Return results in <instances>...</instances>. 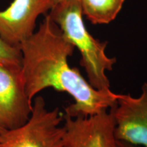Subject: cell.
Masks as SVG:
<instances>
[{
	"label": "cell",
	"instance_id": "4",
	"mask_svg": "<svg viewBox=\"0 0 147 147\" xmlns=\"http://www.w3.org/2000/svg\"><path fill=\"white\" fill-rule=\"evenodd\" d=\"M21 67L0 64V126L5 130L23 125L32 113Z\"/></svg>",
	"mask_w": 147,
	"mask_h": 147
},
{
	"label": "cell",
	"instance_id": "3",
	"mask_svg": "<svg viewBox=\"0 0 147 147\" xmlns=\"http://www.w3.org/2000/svg\"><path fill=\"white\" fill-rule=\"evenodd\" d=\"M63 121L58 108L49 109L43 97H35L29 120L1 134L0 147H63Z\"/></svg>",
	"mask_w": 147,
	"mask_h": 147
},
{
	"label": "cell",
	"instance_id": "8",
	"mask_svg": "<svg viewBox=\"0 0 147 147\" xmlns=\"http://www.w3.org/2000/svg\"><path fill=\"white\" fill-rule=\"evenodd\" d=\"M125 0H80L82 15L92 24H108L123 8Z\"/></svg>",
	"mask_w": 147,
	"mask_h": 147
},
{
	"label": "cell",
	"instance_id": "11",
	"mask_svg": "<svg viewBox=\"0 0 147 147\" xmlns=\"http://www.w3.org/2000/svg\"><path fill=\"white\" fill-rule=\"evenodd\" d=\"M47 1H49V2L51 5H52V8L54 5L58 4V3H59L61 2H62V1H65V0H47Z\"/></svg>",
	"mask_w": 147,
	"mask_h": 147
},
{
	"label": "cell",
	"instance_id": "6",
	"mask_svg": "<svg viewBox=\"0 0 147 147\" xmlns=\"http://www.w3.org/2000/svg\"><path fill=\"white\" fill-rule=\"evenodd\" d=\"M63 147H117L115 121L110 110L87 117L63 115Z\"/></svg>",
	"mask_w": 147,
	"mask_h": 147
},
{
	"label": "cell",
	"instance_id": "2",
	"mask_svg": "<svg viewBox=\"0 0 147 147\" xmlns=\"http://www.w3.org/2000/svg\"><path fill=\"white\" fill-rule=\"evenodd\" d=\"M49 15L67 40L80 52V65L90 84L97 90L110 89L106 72L113 69L117 59L106 55L107 42L95 39L86 28L80 0H65L54 5Z\"/></svg>",
	"mask_w": 147,
	"mask_h": 147
},
{
	"label": "cell",
	"instance_id": "10",
	"mask_svg": "<svg viewBox=\"0 0 147 147\" xmlns=\"http://www.w3.org/2000/svg\"><path fill=\"white\" fill-rule=\"evenodd\" d=\"M117 147H140V146H134V145L128 144V143L120 142V141L117 140Z\"/></svg>",
	"mask_w": 147,
	"mask_h": 147
},
{
	"label": "cell",
	"instance_id": "9",
	"mask_svg": "<svg viewBox=\"0 0 147 147\" xmlns=\"http://www.w3.org/2000/svg\"><path fill=\"white\" fill-rule=\"evenodd\" d=\"M0 64L21 67L22 53L20 47L12 46L0 37Z\"/></svg>",
	"mask_w": 147,
	"mask_h": 147
},
{
	"label": "cell",
	"instance_id": "7",
	"mask_svg": "<svg viewBox=\"0 0 147 147\" xmlns=\"http://www.w3.org/2000/svg\"><path fill=\"white\" fill-rule=\"evenodd\" d=\"M51 8L47 0H14L5 10H0V37L20 47L35 32L38 18Z\"/></svg>",
	"mask_w": 147,
	"mask_h": 147
},
{
	"label": "cell",
	"instance_id": "1",
	"mask_svg": "<svg viewBox=\"0 0 147 147\" xmlns=\"http://www.w3.org/2000/svg\"><path fill=\"white\" fill-rule=\"evenodd\" d=\"M20 49L25 91L32 101L48 88L65 92L74 100L65 108V115L73 118L96 115L117 103L118 94L110 89H95L78 68L69 65L68 59L75 47L49 14L38 30L20 45Z\"/></svg>",
	"mask_w": 147,
	"mask_h": 147
},
{
	"label": "cell",
	"instance_id": "5",
	"mask_svg": "<svg viewBox=\"0 0 147 147\" xmlns=\"http://www.w3.org/2000/svg\"><path fill=\"white\" fill-rule=\"evenodd\" d=\"M110 110L117 141L147 147V82L142 84L138 97L118 94L117 103Z\"/></svg>",
	"mask_w": 147,
	"mask_h": 147
},
{
	"label": "cell",
	"instance_id": "12",
	"mask_svg": "<svg viewBox=\"0 0 147 147\" xmlns=\"http://www.w3.org/2000/svg\"><path fill=\"white\" fill-rule=\"evenodd\" d=\"M5 131H6V130H5L4 129H3L1 126H0V135H1V134H2Z\"/></svg>",
	"mask_w": 147,
	"mask_h": 147
}]
</instances>
